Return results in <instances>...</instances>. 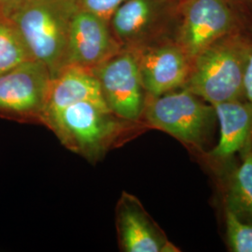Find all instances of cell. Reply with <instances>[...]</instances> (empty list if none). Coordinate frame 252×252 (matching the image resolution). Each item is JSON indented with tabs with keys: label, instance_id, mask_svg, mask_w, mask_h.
<instances>
[{
	"label": "cell",
	"instance_id": "cell-1",
	"mask_svg": "<svg viewBox=\"0 0 252 252\" xmlns=\"http://www.w3.org/2000/svg\"><path fill=\"white\" fill-rule=\"evenodd\" d=\"M66 149L95 163L111 150L149 130L118 117L108 108L83 101L49 118L45 125Z\"/></svg>",
	"mask_w": 252,
	"mask_h": 252
},
{
	"label": "cell",
	"instance_id": "cell-2",
	"mask_svg": "<svg viewBox=\"0 0 252 252\" xmlns=\"http://www.w3.org/2000/svg\"><path fill=\"white\" fill-rule=\"evenodd\" d=\"M78 0H11L0 11L13 23L34 60L53 78L66 66L69 29Z\"/></svg>",
	"mask_w": 252,
	"mask_h": 252
},
{
	"label": "cell",
	"instance_id": "cell-3",
	"mask_svg": "<svg viewBox=\"0 0 252 252\" xmlns=\"http://www.w3.org/2000/svg\"><path fill=\"white\" fill-rule=\"evenodd\" d=\"M252 56V27L229 33L192 57L186 89L211 105L245 99L244 81Z\"/></svg>",
	"mask_w": 252,
	"mask_h": 252
},
{
	"label": "cell",
	"instance_id": "cell-4",
	"mask_svg": "<svg viewBox=\"0 0 252 252\" xmlns=\"http://www.w3.org/2000/svg\"><path fill=\"white\" fill-rule=\"evenodd\" d=\"M141 123L171 135L195 158L213 147L219 126L215 107L186 89L148 95Z\"/></svg>",
	"mask_w": 252,
	"mask_h": 252
},
{
	"label": "cell",
	"instance_id": "cell-5",
	"mask_svg": "<svg viewBox=\"0 0 252 252\" xmlns=\"http://www.w3.org/2000/svg\"><path fill=\"white\" fill-rule=\"evenodd\" d=\"M251 17L235 0H180L174 38L192 58L218 38L252 27Z\"/></svg>",
	"mask_w": 252,
	"mask_h": 252
},
{
	"label": "cell",
	"instance_id": "cell-6",
	"mask_svg": "<svg viewBox=\"0 0 252 252\" xmlns=\"http://www.w3.org/2000/svg\"><path fill=\"white\" fill-rule=\"evenodd\" d=\"M53 76L45 64L28 60L0 75V117L44 123Z\"/></svg>",
	"mask_w": 252,
	"mask_h": 252
},
{
	"label": "cell",
	"instance_id": "cell-7",
	"mask_svg": "<svg viewBox=\"0 0 252 252\" xmlns=\"http://www.w3.org/2000/svg\"><path fill=\"white\" fill-rule=\"evenodd\" d=\"M180 0H127L108 24L122 48L138 49L174 37Z\"/></svg>",
	"mask_w": 252,
	"mask_h": 252
},
{
	"label": "cell",
	"instance_id": "cell-8",
	"mask_svg": "<svg viewBox=\"0 0 252 252\" xmlns=\"http://www.w3.org/2000/svg\"><path fill=\"white\" fill-rule=\"evenodd\" d=\"M93 71L109 110L118 117L141 123L148 94L141 81L135 51L123 48Z\"/></svg>",
	"mask_w": 252,
	"mask_h": 252
},
{
	"label": "cell",
	"instance_id": "cell-9",
	"mask_svg": "<svg viewBox=\"0 0 252 252\" xmlns=\"http://www.w3.org/2000/svg\"><path fill=\"white\" fill-rule=\"evenodd\" d=\"M135 51L148 95L181 89L188 80L192 58L174 37H165Z\"/></svg>",
	"mask_w": 252,
	"mask_h": 252
},
{
	"label": "cell",
	"instance_id": "cell-10",
	"mask_svg": "<svg viewBox=\"0 0 252 252\" xmlns=\"http://www.w3.org/2000/svg\"><path fill=\"white\" fill-rule=\"evenodd\" d=\"M213 106L220 137L215 146L196 158L209 174L233 162L252 143V105L248 100H229Z\"/></svg>",
	"mask_w": 252,
	"mask_h": 252
},
{
	"label": "cell",
	"instance_id": "cell-11",
	"mask_svg": "<svg viewBox=\"0 0 252 252\" xmlns=\"http://www.w3.org/2000/svg\"><path fill=\"white\" fill-rule=\"evenodd\" d=\"M115 224L121 252H180L148 213L140 200L127 191H123L118 200Z\"/></svg>",
	"mask_w": 252,
	"mask_h": 252
},
{
	"label": "cell",
	"instance_id": "cell-12",
	"mask_svg": "<svg viewBox=\"0 0 252 252\" xmlns=\"http://www.w3.org/2000/svg\"><path fill=\"white\" fill-rule=\"evenodd\" d=\"M122 49L108 22L86 10H77L69 29L66 65L93 70Z\"/></svg>",
	"mask_w": 252,
	"mask_h": 252
},
{
	"label": "cell",
	"instance_id": "cell-13",
	"mask_svg": "<svg viewBox=\"0 0 252 252\" xmlns=\"http://www.w3.org/2000/svg\"><path fill=\"white\" fill-rule=\"evenodd\" d=\"M222 210L252 223V143L233 162L211 173Z\"/></svg>",
	"mask_w": 252,
	"mask_h": 252
},
{
	"label": "cell",
	"instance_id": "cell-14",
	"mask_svg": "<svg viewBox=\"0 0 252 252\" xmlns=\"http://www.w3.org/2000/svg\"><path fill=\"white\" fill-rule=\"evenodd\" d=\"M83 101L107 107L99 81L94 71L80 65L68 64L52 80L43 125L56 113Z\"/></svg>",
	"mask_w": 252,
	"mask_h": 252
},
{
	"label": "cell",
	"instance_id": "cell-15",
	"mask_svg": "<svg viewBox=\"0 0 252 252\" xmlns=\"http://www.w3.org/2000/svg\"><path fill=\"white\" fill-rule=\"evenodd\" d=\"M31 59L17 28L0 11V75Z\"/></svg>",
	"mask_w": 252,
	"mask_h": 252
},
{
	"label": "cell",
	"instance_id": "cell-16",
	"mask_svg": "<svg viewBox=\"0 0 252 252\" xmlns=\"http://www.w3.org/2000/svg\"><path fill=\"white\" fill-rule=\"evenodd\" d=\"M223 211L226 243L230 252H252V223L240 220L228 210Z\"/></svg>",
	"mask_w": 252,
	"mask_h": 252
},
{
	"label": "cell",
	"instance_id": "cell-17",
	"mask_svg": "<svg viewBox=\"0 0 252 252\" xmlns=\"http://www.w3.org/2000/svg\"><path fill=\"white\" fill-rule=\"evenodd\" d=\"M127 0H78L79 8L109 22L112 15Z\"/></svg>",
	"mask_w": 252,
	"mask_h": 252
},
{
	"label": "cell",
	"instance_id": "cell-18",
	"mask_svg": "<svg viewBox=\"0 0 252 252\" xmlns=\"http://www.w3.org/2000/svg\"><path fill=\"white\" fill-rule=\"evenodd\" d=\"M244 93H245V98L252 105V56L245 76Z\"/></svg>",
	"mask_w": 252,
	"mask_h": 252
},
{
	"label": "cell",
	"instance_id": "cell-19",
	"mask_svg": "<svg viewBox=\"0 0 252 252\" xmlns=\"http://www.w3.org/2000/svg\"><path fill=\"white\" fill-rule=\"evenodd\" d=\"M238 4L243 6L244 8L248 9L250 12L252 10V0H235Z\"/></svg>",
	"mask_w": 252,
	"mask_h": 252
},
{
	"label": "cell",
	"instance_id": "cell-20",
	"mask_svg": "<svg viewBox=\"0 0 252 252\" xmlns=\"http://www.w3.org/2000/svg\"><path fill=\"white\" fill-rule=\"evenodd\" d=\"M9 1H11V0H0V6H2V5H4V4L8 3Z\"/></svg>",
	"mask_w": 252,
	"mask_h": 252
}]
</instances>
